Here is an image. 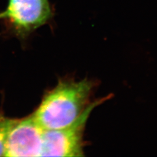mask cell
<instances>
[{"instance_id": "cell-1", "label": "cell", "mask_w": 157, "mask_h": 157, "mask_svg": "<svg viewBox=\"0 0 157 157\" xmlns=\"http://www.w3.org/2000/svg\"><path fill=\"white\" fill-rule=\"evenodd\" d=\"M94 83L62 80L45 94L32 114L45 130L62 129L75 122L90 105Z\"/></svg>"}, {"instance_id": "cell-2", "label": "cell", "mask_w": 157, "mask_h": 157, "mask_svg": "<svg viewBox=\"0 0 157 157\" xmlns=\"http://www.w3.org/2000/svg\"><path fill=\"white\" fill-rule=\"evenodd\" d=\"M104 100L90 103L81 116L67 127L44 130L40 157H83V134L86 122L93 110Z\"/></svg>"}, {"instance_id": "cell-3", "label": "cell", "mask_w": 157, "mask_h": 157, "mask_svg": "<svg viewBox=\"0 0 157 157\" xmlns=\"http://www.w3.org/2000/svg\"><path fill=\"white\" fill-rule=\"evenodd\" d=\"M52 17L49 0H9L0 19H6L21 36L45 25Z\"/></svg>"}, {"instance_id": "cell-4", "label": "cell", "mask_w": 157, "mask_h": 157, "mask_svg": "<svg viewBox=\"0 0 157 157\" xmlns=\"http://www.w3.org/2000/svg\"><path fill=\"white\" fill-rule=\"evenodd\" d=\"M44 130L33 115L18 119L8 135L5 157H40Z\"/></svg>"}, {"instance_id": "cell-5", "label": "cell", "mask_w": 157, "mask_h": 157, "mask_svg": "<svg viewBox=\"0 0 157 157\" xmlns=\"http://www.w3.org/2000/svg\"><path fill=\"white\" fill-rule=\"evenodd\" d=\"M17 120L0 115V157H5L6 143L8 135Z\"/></svg>"}]
</instances>
